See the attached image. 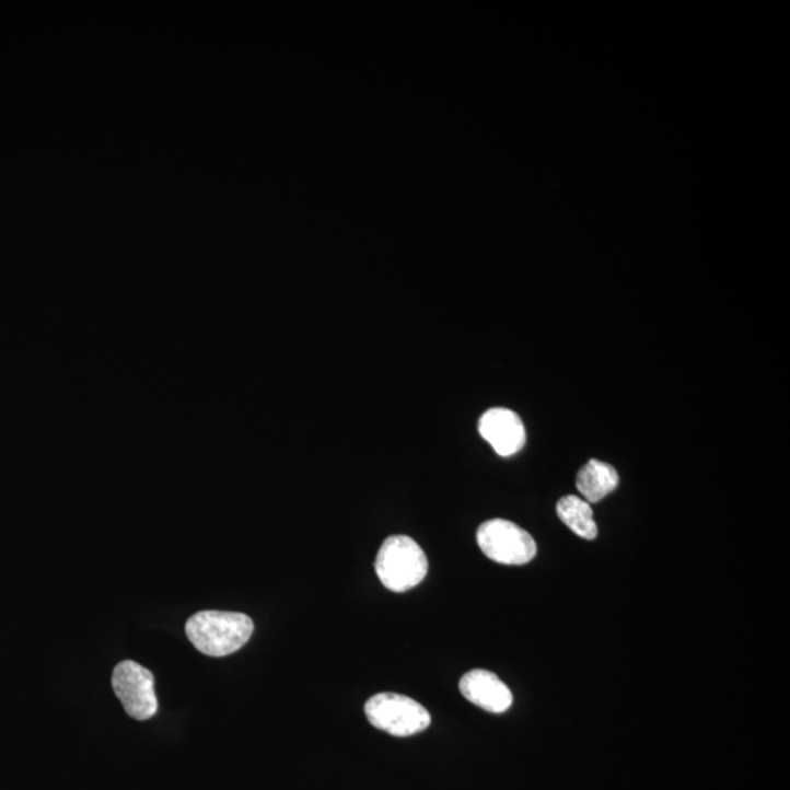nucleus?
Wrapping results in <instances>:
<instances>
[{"mask_svg": "<svg viewBox=\"0 0 790 790\" xmlns=\"http://www.w3.org/2000/svg\"><path fill=\"white\" fill-rule=\"evenodd\" d=\"M185 629L195 649L211 658H224L249 641L254 623L239 612L204 611L190 616Z\"/></svg>", "mask_w": 790, "mask_h": 790, "instance_id": "nucleus-1", "label": "nucleus"}, {"mask_svg": "<svg viewBox=\"0 0 790 790\" xmlns=\"http://www.w3.org/2000/svg\"><path fill=\"white\" fill-rule=\"evenodd\" d=\"M377 579L385 589L405 593L422 583L428 574L427 554L409 536H390L376 555Z\"/></svg>", "mask_w": 790, "mask_h": 790, "instance_id": "nucleus-2", "label": "nucleus"}, {"mask_svg": "<svg viewBox=\"0 0 790 790\" xmlns=\"http://www.w3.org/2000/svg\"><path fill=\"white\" fill-rule=\"evenodd\" d=\"M369 723L393 736H411L431 724V713L414 698L402 694L381 693L364 705Z\"/></svg>", "mask_w": 790, "mask_h": 790, "instance_id": "nucleus-3", "label": "nucleus"}, {"mask_svg": "<svg viewBox=\"0 0 790 790\" xmlns=\"http://www.w3.org/2000/svg\"><path fill=\"white\" fill-rule=\"evenodd\" d=\"M477 545L489 559L503 566H524L536 557L535 539L511 521H486L477 531Z\"/></svg>", "mask_w": 790, "mask_h": 790, "instance_id": "nucleus-4", "label": "nucleus"}, {"mask_svg": "<svg viewBox=\"0 0 790 790\" xmlns=\"http://www.w3.org/2000/svg\"><path fill=\"white\" fill-rule=\"evenodd\" d=\"M153 672L132 661L120 662L112 675V687L130 718L149 720L159 711Z\"/></svg>", "mask_w": 790, "mask_h": 790, "instance_id": "nucleus-5", "label": "nucleus"}, {"mask_svg": "<svg viewBox=\"0 0 790 790\" xmlns=\"http://www.w3.org/2000/svg\"><path fill=\"white\" fill-rule=\"evenodd\" d=\"M480 435L488 441L497 454L510 457L525 444V428L520 416L510 409H490L479 420Z\"/></svg>", "mask_w": 790, "mask_h": 790, "instance_id": "nucleus-6", "label": "nucleus"}, {"mask_svg": "<svg viewBox=\"0 0 790 790\" xmlns=\"http://www.w3.org/2000/svg\"><path fill=\"white\" fill-rule=\"evenodd\" d=\"M460 692L472 705L489 713H503L512 706V693L497 675L485 670L467 672L460 681Z\"/></svg>", "mask_w": 790, "mask_h": 790, "instance_id": "nucleus-7", "label": "nucleus"}, {"mask_svg": "<svg viewBox=\"0 0 790 790\" xmlns=\"http://www.w3.org/2000/svg\"><path fill=\"white\" fill-rule=\"evenodd\" d=\"M618 472L599 460H590L577 476V488L589 503L602 501L618 488Z\"/></svg>", "mask_w": 790, "mask_h": 790, "instance_id": "nucleus-8", "label": "nucleus"}, {"mask_svg": "<svg viewBox=\"0 0 790 790\" xmlns=\"http://www.w3.org/2000/svg\"><path fill=\"white\" fill-rule=\"evenodd\" d=\"M557 512L562 523L583 539H596L599 528L593 519V510L588 501L574 495L559 499Z\"/></svg>", "mask_w": 790, "mask_h": 790, "instance_id": "nucleus-9", "label": "nucleus"}]
</instances>
